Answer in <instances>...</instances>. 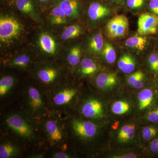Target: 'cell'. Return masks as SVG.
Returning <instances> with one entry per match:
<instances>
[{"label": "cell", "instance_id": "obj_1", "mask_svg": "<svg viewBox=\"0 0 158 158\" xmlns=\"http://www.w3.org/2000/svg\"><path fill=\"white\" fill-rule=\"evenodd\" d=\"M79 93L78 88L69 83L58 84L45 92L49 111L57 115L69 113Z\"/></svg>", "mask_w": 158, "mask_h": 158}, {"label": "cell", "instance_id": "obj_2", "mask_svg": "<svg viewBox=\"0 0 158 158\" xmlns=\"http://www.w3.org/2000/svg\"><path fill=\"white\" fill-rule=\"evenodd\" d=\"M33 119L29 115L23 113L11 112L6 115L4 123L8 129L20 138L34 141L37 140V135Z\"/></svg>", "mask_w": 158, "mask_h": 158}, {"label": "cell", "instance_id": "obj_3", "mask_svg": "<svg viewBox=\"0 0 158 158\" xmlns=\"http://www.w3.org/2000/svg\"><path fill=\"white\" fill-rule=\"evenodd\" d=\"M41 128L51 146L60 148L65 144L67 139V133L65 125L59 118L58 115L50 113L42 118Z\"/></svg>", "mask_w": 158, "mask_h": 158}, {"label": "cell", "instance_id": "obj_4", "mask_svg": "<svg viewBox=\"0 0 158 158\" xmlns=\"http://www.w3.org/2000/svg\"><path fill=\"white\" fill-rule=\"evenodd\" d=\"M43 89L30 85L24 94V103L27 114L31 118H41L49 111L45 92Z\"/></svg>", "mask_w": 158, "mask_h": 158}, {"label": "cell", "instance_id": "obj_5", "mask_svg": "<svg viewBox=\"0 0 158 158\" xmlns=\"http://www.w3.org/2000/svg\"><path fill=\"white\" fill-rule=\"evenodd\" d=\"M115 6L102 0H89L87 14L90 21L98 23L106 20L114 14Z\"/></svg>", "mask_w": 158, "mask_h": 158}, {"label": "cell", "instance_id": "obj_6", "mask_svg": "<svg viewBox=\"0 0 158 158\" xmlns=\"http://www.w3.org/2000/svg\"><path fill=\"white\" fill-rule=\"evenodd\" d=\"M23 26L15 18L1 15L0 18V40L6 43L17 39L21 34Z\"/></svg>", "mask_w": 158, "mask_h": 158}, {"label": "cell", "instance_id": "obj_7", "mask_svg": "<svg viewBox=\"0 0 158 158\" xmlns=\"http://www.w3.org/2000/svg\"><path fill=\"white\" fill-rule=\"evenodd\" d=\"M61 74L59 67L54 65H45L38 67L36 71L35 76L46 92L60 84L59 81Z\"/></svg>", "mask_w": 158, "mask_h": 158}, {"label": "cell", "instance_id": "obj_8", "mask_svg": "<svg viewBox=\"0 0 158 158\" xmlns=\"http://www.w3.org/2000/svg\"><path fill=\"white\" fill-rule=\"evenodd\" d=\"M69 126L75 135L82 140H91L96 136L98 133L97 126L90 120L73 118L69 122Z\"/></svg>", "mask_w": 158, "mask_h": 158}, {"label": "cell", "instance_id": "obj_9", "mask_svg": "<svg viewBox=\"0 0 158 158\" xmlns=\"http://www.w3.org/2000/svg\"><path fill=\"white\" fill-rule=\"evenodd\" d=\"M128 30V20L123 15H115L112 18L108 21L106 27V34L111 39L124 37Z\"/></svg>", "mask_w": 158, "mask_h": 158}, {"label": "cell", "instance_id": "obj_10", "mask_svg": "<svg viewBox=\"0 0 158 158\" xmlns=\"http://www.w3.org/2000/svg\"><path fill=\"white\" fill-rule=\"evenodd\" d=\"M102 103L98 99L90 97L82 102L80 112L85 118L96 120L102 118L104 114Z\"/></svg>", "mask_w": 158, "mask_h": 158}, {"label": "cell", "instance_id": "obj_11", "mask_svg": "<svg viewBox=\"0 0 158 158\" xmlns=\"http://www.w3.org/2000/svg\"><path fill=\"white\" fill-rule=\"evenodd\" d=\"M138 26L140 35L155 34L158 30V16L153 13H142L138 18Z\"/></svg>", "mask_w": 158, "mask_h": 158}, {"label": "cell", "instance_id": "obj_12", "mask_svg": "<svg viewBox=\"0 0 158 158\" xmlns=\"http://www.w3.org/2000/svg\"><path fill=\"white\" fill-rule=\"evenodd\" d=\"M53 4L59 6L67 17L70 19L78 17L81 8L80 0H55Z\"/></svg>", "mask_w": 158, "mask_h": 158}, {"label": "cell", "instance_id": "obj_13", "mask_svg": "<svg viewBox=\"0 0 158 158\" xmlns=\"http://www.w3.org/2000/svg\"><path fill=\"white\" fill-rule=\"evenodd\" d=\"M118 77L116 73H104L99 74L95 78V84L97 88L101 90L112 89L117 84Z\"/></svg>", "mask_w": 158, "mask_h": 158}, {"label": "cell", "instance_id": "obj_14", "mask_svg": "<svg viewBox=\"0 0 158 158\" xmlns=\"http://www.w3.org/2000/svg\"><path fill=\"white\" fill-rule=\"evenodd\" d=\"M36 0H15L16 8L21 12L34 20H38Z\"/></svg>", "mask_w": 158, "mask_h": 158}, {"label": "cell", "instance_id": "obj_15", "mask_svg": "<svg viewBox=\"0 0 158 158\" xmlns=\"http://www.w3.org/2000/svg\"><path fill=\"white\" fill-rule=\"evenodd\" d=\"M38 44L44 53L54 55L56 51V44L55 40L49 34L42 33L39 36Z\"/></svg>", "mask_w": 158, "mask_h": 158}, {"label": "cell", "instance_id": "obj_16", "mask_svg": "<svg viewBox=\"0 0 158 158\" xmlns=\"http://www.w3.org/2000/svg\"><path fill=\"white\" fill-rule=\"evenodd\" d=\"M98 66L96 62L90 58H85L81 60L77 73L82 77L92 75L98 70Z\"/></svg>", "mask_w": 158, "mask_h": 158}, {"label": "cell", "instance_id": "obj_17", "mask_svg": "<svg viewBox=\"0 0 158 158\" xmlns=\"http://www.w3.org/2000/svg\"><path fill=\"white\" fill-rule=\"evenodd\" d=\"M21 150L19 147L9 141H3L0 145V158H14L19 155Z\"/></svg>", "mask_w": 158, "mask_h": 158}, {"label": "cell", "instance_id": "obj_18", "mask_svg": "<svg viewBox=\"0 0 158 158\" xmlns=\"http://www.w3.org/2000/svg\"><path fill=\"white\" fill-rule=\"evenodd\" d=\"M104 45L102 34L101 32H98L93 35L88 40L87 48L90 53L98 54L101 53Z\"/></svg>", "mask_w": 158, "mask_h": 158}, {"label": "cell", "instance_id": "obj_19", "mask_svg": "<svg viewBox=\"0 0 158 158\" xmlns=\"http://www.w3.org/2000/svg\"><path fill=\"white\" fill-rule=\"evenodd\" d=\"M144 36H135L127 38L125 43V45L129 48L136 50L144 51L148 44V39Z\"/></svg>", "mask_w": 158, "mask_h": 158}, {"label": "cell", "instance_id": "obj_20", "mask_svg": "<svg viewBox=\"0 0 158 158\" xmlns=\"http://www.w3.org/2000/svg\"><path fill=\"white\" fill-rule=\"evenodd\" d=\"M16 79L11 75L5 76L0 80V97H6L11 92L16 84Z\"/></svg>", "mask_w": 158, "mask_h": 158}, {"label": "cell", "instance_id": "obj_21", "mask_svg": "<svg viewBox=\"0 0 158 158\" xmlns=\"http://www.w3.org/2000/svg\"><path fill=\"white\" fill-rule=\"evenodd\" d=\"M118 66V69L124 73H131L135 69V60L131 55L124 54L119 58Z\"/></svg>", "mask_w": 158, "mask_h": 158}, {"label": "cell", "instance_id": "obj_22", "mask_svg": "<svg viewBox=\"0 0 158 158\" xmlns=\"http://www.w3.org/2000/svg\"><path fill=\"white\" fill-rule=\"evenodd\" d=\"M134 124H127L123 126L119 130L117 136L118 141L122 143H126L132 140L135 136Z\"/></svg>", "mask_w": 158, "mask_h": 158}, {"label": "cell", "instance_id": "obj_23", "mask_svg": "<svg viewBox=\"0 0 158 158\" xmlns=\"http://www.w3.org/2000/svg\"><path fill=\"white\" fill-rule=\"evenodd\" d=\"M139 108L140 110H144L151 104L153 99V93L150 89H144L138 94Z\"/></svg>", "mask_w": 158, "mask_h": 158}, {"label": "cell", "instance_id": "obj_24", "mask_svg": "<svg viewBox=\"0 0 158 158\" xmlns=\"http://www.w3.org/2000/svg\"><path fill=\"white\" fill-rule=\"evenodd\" d=\"M81 48L80 45H75L72 47L69 51L66 58L69 65L73 67L78 65L81 61Z\"/></svg>", "mask_w": 158, "mask_h": 158}, {"label": "cell", "instance_id": "obj_25", "mask_svg": "<svg viewBox=\"0 0 158 158\" xmlns=\"http://www.w3.org/2000/svg\"><path fill=\"white\" fill-rule=\"evenodd\" d=\"M82 33L83 30L81 26L78 24L73 25L64 30L61 35V38L63 40H69L79 37Z\"/></svg>", "mask_w": 158, "mask_h": 158}, {"label": "cell", "instance_id": "obj_26", "mask_svg": "<svg viewBox=\"0 0 158 158\" xmlns=\"http://www.w3.org/2000/svg\"><path fill=\"white\" fill-rule=\"evenodd\" d=\"M31 62V58L27 55H19L11 60L8 66L12 68L24 69L27 68Z\"/></svg>", "mask_w": 158, "mask_h": 158}, {"label": "cell", "instance_id": "obj_27", "mask_svg": "<svg viewBox=\"0 0 158 158\" xmlns=\"http://www.w3.org/2000/svg\"><path fill=\"white\" fill-rule=\"evenodd\" d=\"M144 74L141 71L136 72L128 77L127 82L130 85L136 89H141L144 85Z\"/></svg>", "mask_w": 158, "mask_h": 158}, {"label": "cell", "instance_id": "obj_28", "mask_svg": "<svg viewBox=\"0 0 158 158\" xmlns=\"http://www.w3.org/2000/svg\"><path fill=\"white\" fill-rule=\"evenodd\" d=\"M101 53L103 59L107 63L110 64H113L116 61V51L111 44L108 42L104 44Z\"/></svg>", "mask_w": 158, "mask_h": 158}, {"label": "cell", "instance_id": "obj_29", "mask_svg": "<svg viewBox=\"0 0 158 158\" xmlns=\"http://www.w3.org/2000/svg\"><path fill=\"white\" fill-rule=\"evenodd\" d=\"M149 0H125V6L132 11H138L143 10L148 5Z\"/></svg>", "mask_w": 158, "mask_h": 158}, {"label": "cell", "instance_id": "obj_30", "mask_svg": "<svg viewBox=\"0 0 158 158\" xmlns=\"http://www.w3.org/2000/svg\"><path fill=\"white\" fill-rule=\"evenodd\" d=\"M130 106L127 102L118 101L114 102L112 107V112L116 115L125 114L129 111Z\"/></svg>", "mask_w": 158, "mask_h": 158}, {"label": "cell", "instance_id": "obj_31", "mask_svg": "<svg viewBox=\"0 0 158 158\" xmlns=\"http://www.w3.org/2000/svg\"><path fill=\"white\" fill-rule=\"evenodd\" d=\"M158 132L157 128L153 126L146 127L142 130V136L145 141H149L154 138Z\"/></svg>", "mask_w": 158, "mask_h": 158}, {"label": "cell", "instance_id": "obj_32", "mask_svg": "<svg viewBox=\"0 0 158 158\" xmlns=\"http://www.w3.org/2000/svg\"><path fill=\"white\" fill-rule=\"evenodd\" d=\"M158 61V55L156 53L151 54L148 58V62L151 69L155 72L157 65Z\"/></svg>", "mask_w": 158, "mask_h": 158}, {"label": "cell", "instance_id": "obj_33", "mask_svg": "<svg viewBox=\"0 0 158 158\" xmlns=\"http://www.w3.org/2000/svg\"><path fill=\"white\" fill-rule=\"evenodd\" d=\"M51 157L53 158H70L73 157V156L69 152L62 151L53 152Z\"/></svg>", "mask_w": 158, "mask_h": 158}, {"label": "cell", "instance_id": "obj_34", "mask_svg": "<svg viewBox=\"0 0 158 158\" xmlns=\"http://www.w3.org/2000/svg\"><path fill=\"white\" fill-rule=\"evenodd\" d=\"M146 118L150 122L154 123H158V108L148 113Z\"/></svg>", "mask_w": 158, "mask_h": 158}, {"label": "cell", "instance_id": "obj_35", "mask_svg": "<svg viewBox=\"0 0 158 158\" xmlns=\"http://www.w3.org/2000/svg\"><path fill=\"white\" fill-rule=\"evenodd\" d=\"M150 10L153 14L158 15V0H149L148 3Z\"/></svg>", "mask_w": 158, "mask_h": 158}, {"label": "cell", "instance_id": "obj_36", "mask_svg": "<svg viewBox=\"0 0 158 158\" xmlns=\"http://www.w3.org/2000/svg\"><path fill=\"white\" fill-rule=\"evenodd\" d=\"M67 17H51V23L55 25H62L66 23L68 21Z\"/></svg>", "mask_w": 158, "mask_h": 158}, {"label": "cell", "instance_id": "obj_37", "mask_svg": "<svg viewBox=\"0 0 158 158\" xmlns=\"http://www.w3.org/2000/svg\"><path fill=\"white\" fill-rule=\"evenodd\" d=\"M106 2L111 4L115 6H124L125 0H102Z\"/></svg>", "mask_w": 158, "mask_h": 158}, {"label": "cell", "instance_id": "obj_38", "mask_svg": "<svg viewBox=\"0 0 158 158\" xmlns=\"http://www.w3.org/2000/svg\"><path fill=\"white\" fill-rule=\"evenodd\" d=\"M150 149L152 152L158 153V138L152 141L150 144Z\"/></svg>", "mask_w": 158, "mask_h": 158}, {"label": "cell", "instance_id": "obj_39", "mask_svg": "<svg viewBox=\"0 0 158 158\" xmlns=\"http://www.w3.org/2000/svg\"><path fill=\"white\" fill-rule=\"evenodd\" d=\"M137 156L135 155L133 153L128 154L124 155L123 156H117V157H115V158H136Z\"/></svg>", "mask_w": 158, "mask_h": 158}, {"label": "cell", "instance_id": "obj_40", "mask_svg": "<svg viewBox=\"0 0 158 158\" xmlns=\"http://www.w3.org/2000/svg\"><path fill=\"white\" fill-rule=\"evenodd\" d=\"M31 158H44V156L41 153H35L32 155L30 157Z\"/></svg>", "mask_w": 158, "mask_h": 158}, {"label": "cell", "instance_id": "obj_41", "mask_svg": "<svg viewBox=\"0 0 158 158\" xmlns=\"http://www.w3.org/2000/svg\"><path fill=\"white\" fill-rule=\"evenodd\" d=\"M36 1L37 2L41 3V4H47L52 2H54L55 0H36Z\"/></svg>", "mask_w": 158, "mask_h": 158}, {"label": "cell", "instance_id": "obj_42", "mask_svg": "<svg viewBox=\"0 0 158 158\" xmlns=\"http://www.w3.org/2000/svg\"><path fill=\"white\" fill-rule=\"evenodd\" d=\"M156 73L158 72V61L156 69Z\"/></svg>", "mask_w": 158, "mask_h": 158}]
</instances>
